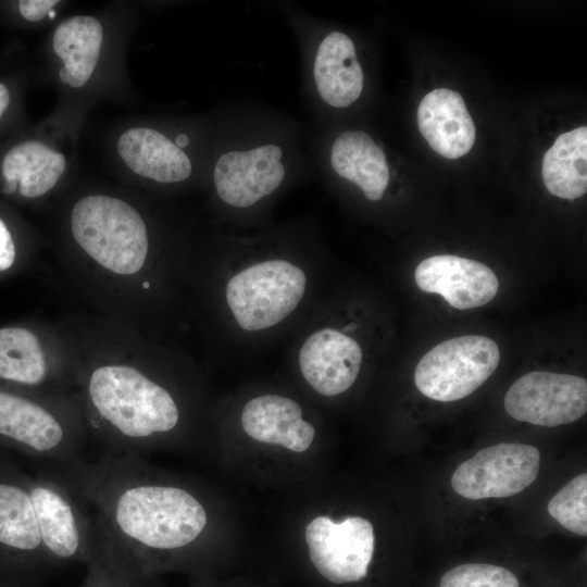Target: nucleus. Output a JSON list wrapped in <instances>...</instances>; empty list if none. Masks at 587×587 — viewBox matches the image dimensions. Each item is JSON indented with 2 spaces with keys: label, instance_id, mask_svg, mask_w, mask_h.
Listing matches in <instances>:
<instances>
[{
  "label": "nucleus",
  "instance_id": "1a4fd4ad",
  "mask_svg": "<svg viewBox=\"0 0 587 587\" xmlns=\"http://www.w3.org/2000/svg\"><path fill=\"white\" fill-rule=\"evenodd\" d=\"M283 154L275 143L223 153L213 170L217 196L237 208L250 207L270 196L285 179Z\"/></svg>",
  "mask_w": 587,
  "mask_h": 587
},
{
  "label": "nucleus",
  "instance_id": "4be33fe9",
  "mask_svg": "<svg viewBox=\"0 0 587 587\" xmlns=\"http://www.w3.org/2000/svg\"><path fill=\"white\" fill-rule=\"evenodd\" d=\"M438 587H523L519 574L500 564L467 562L444 572Z\"/></svg>",
  "mask_w": 587,
  "mask_h": 587
},
{
  "label": "nucleus",
  "instance_id": "a878e982",
  "mask_svg": "<svg viewBox=\"0 0 587 587\" xmlns=\"http://www.w3.org/2000/svg\"><path fill=\"white\" fill-rule=\"evenodd\" d=\"M10 103V95L7 87L0 84V117L4 113Z\"/></svg>",
  "mask_w": 587,
  "mask_h": 587
},
{
  "label": "nucleus",
  "instance_id": "9b49d317",
  "mask_svg": "<svg viewBox=\"0 0 587 587\" xmlns=\"http://www.w3.org/2000/svg\"><path fill=\"white\" fill-rule=\"evenodd\" d=\"M362 363L360 345L346 334L323 328L302 345L299 365L304 379L319 394L339 395L355 382Z\"/></svg>",
  "mask_w": 587,
  "mask_h": 587
},
{
  "label": "nucleus",
  "instance_id": "2eb2a0df",
  "mask_svg": "<svg viewBox=\"0 0 587 587\" xmlns=\"http://www.w3.org/2000/svg\"><path fill=\"white\" fill-rule=\"evenodd\" d=\"M117 152L136 174L159 183L185 180L192 171L182 148L151 128L136 127L124 133L117 141Z\"/></svg>",
  "mask_w": 587,
  "mask_h": 587
},
{
  "label": "nucleus",
  "instance_id": "39448f33",
  "mask_svg": "<svg viewBox=\"0 0 587 587\" xmlns=\"http://www.w3.org/2000/svg\"><path fill=\"white\" fill-rule=\"evenodd\" d=\"M0 436L43 459L47 466L80 458L75 427L30 398L0 390Z\"/></svg>",
  "mask_w": 587,
  "mask_h": 587
},
{
  "label": "nucleus",
  "instance_id": "0eeeda50",
  "mask_svg": "<svg viewBox=\"0 0 587 587\" xmlns=\"http://www.w3.org/2000/svg\"><path fill=\"white\" fill-rule=\"evenodd\" d=\"M539 466L540 452L536 447L501 442L461 463L452 474L451 486L471 500L509 497L527 488L536 479Z\"/></svg>",
  "mask_w": 587,
  "mask_h": 587
},
{
  "label": "nucleus",
  "instance_id": "c85d7f7f",
  "mask_svg": "<svg viewBox=\"0 0 587 587\" xmlns=\"http://www.w3.org/2000/svg\"><path fill=\"white\" fill-rule=\"evenodd\" d=\"M358 325L355 323H350L348 325H346L344 328H342V332L344 334H347V333H352L357 329Z\"/></svg>",
  "mask_w": 587,
  "mask_h": 587
},
{
  "label": "nucleus",
  "instance_id": "6e6552de",
  "mask_svg": "<svg viewBox=\"0 0 587 587\" xmlns=\"http://www.w3.org/2000/svg\"><path fill=\"white\" fill-rule=\"evenodd\" d=\"M507 413L521 422L554 427L587 411V382L570 374L535 371L515 380L504 396Z\"/></svg>",
  "mask_w": 587,
  "mask_h": 587
},
{
  "label": "nucleus",
  "instance_id": "5701e85b",
  "mask_svg": "<svg viewBox=\"0 0 587 587\" xmlns=\"http://www.w3.org/2000/svg\"><path fill=\"white\" fill-rule=\"evenodd\" d=\"M548 513L563 527L587 535V474L572 478L547 505Z\"/></svg>",
  "mask_w": 587,
  "mask_h": 587
},
{
  "label": "nucleus",
  "instance_id": "423d86ee",
  "mask_svg": "<svg viewBox=\"0 0 587 587\" xmlns=\"http://www.w3.org/2000/svg\"><path fill=\"white\" fill-rule=\"evenodd\" d=\"M310 560L319 573L334 584L363 580L374 554V527L361 516L339 523L322 515L305 528Z\"/></svg>",
  "mask_w": 587,
  "mask_h": 587
},
{
  "label": "nucleus",
  "instance_id": "cd10ccee",
  "mask_svg": "<svg viewBox=\"0 0 587 587\" xmlns=\"http://www.w3.org/2000/svg\"><path fill=\"white\" fill-rule=\"evenodd\" d=\"M17 185L18 183L16 182H7V185L4 186L3 191L7 193H12L16 189Z\"/></svg>",
  "mask_w": 587,
  "mask_h": 587
},
{
  "label": "nucleus",
  "instance_id": "bb28decb",
  "mask_svg": "<svg viewBox=\"0 0 587 587\" xmlns=\"http://www.w3.org/2000/svg\"><path fill=\"white\" fill-rule=\"evenodd\" d=\"M189 142V139L186 135L180 134L176 137L175 143L180 148L187 146Z\"/></svg>",
  "mask_w": 587,
  "mask_h": 587
},
{
  "label": "nucleus",
  "instance_id": "f8f14e48",
  "mask_svg": "<svg viewBox=\"0 0 587 587\" xmlns=\"http://www.w3.org/2000/svg\"><path fill=\"white\" fill-rule=\"evenodd\" d=\"M417 124L432 149L447 159H458L473 147L474 122L457 91L438 88L420 102Z\"/></svg>",
  "mask_w": 587,
  "mask_h": 587
},
{
  "label": "nucleus",
  "instance_id": "4468645a",
  "mask_svg": "<svg viewBox=\"0 0 587 587\" xmlns=\"http://www.w3.org/2000/svg\"><path fill=\"white\" fill-rule=\"evenodd\" d=\"M313 78L320 97L333 108L344 109L358 100L364 75L349 36L334 30L323 38L315 52Z\"/></svg>",
  "mask_w": 587,
  "mask_h": 587
},
{
  "label": "nucleus",
  "instance_id": "f3484780",
  "mask_svg": "<svg viewBox=\"0 0 587 587\" xmlns=\"http://www.w3.org/2000/svg\"><path fill=\"white\" fill-rule=\"evenodd\" d=\"M102 42V26L92 16L63 21L53 35V50L62 59L60 79L72 88L84 86L93 73Z\"/></svg>",
  "mask_w": 587,
  "mask_h": 587
},
{
  "label": "nucleus",
  "instance_id": "7ed1b4c3",
  "mask_svg": "<svg viewBox=\"0 0 587 587\" xmlns=\"http://www.w3.org/2000/svg\"><path fill=\"white\" fill-rule=\"evenodd\" d=\"M305 284V274L298 266L267 260L233 276L226 300L241 328L260 330L282 322L298 307Z\"/></svg>",
  "mask_w": 587,
  "mask_h": 587
},
{
  "label": "nucleus",
  "instance_id": "20e7f679",
  "mask_svg": "<svg viewBox=\"0 0 587 587\" xmlns=\"http://www.w3.org/2000/svg\"><path fill=\"white\" fill-rule=\"evenodd\" d=\"M500 361L498 345L486 336L445 340L423 355L414 382L426 397L442 402L463 399L480 387Z\"/></svg>",
  "mask_w": 587,
  "mask_h": 587
},
{
  "label": "nucleus",
  "instance_id": "aec40b11",
  "mask_svg": "<svg viewBox=\"0 0 587 587\" xmlns=\"http://www.w3.org/2000/svg\"><path fill=\"white\" fill-rule=\"evenodd\" d=\"M65 166V158L61 152L32 140L13 147L7 153L2 173L7 182L18 183L24 197L36 198L57 184Z\"/></svg>",
  "mask_w": 587,
  "mask_h": 587
},
{
  "label": "nucleus",
  "instance_id": "b1692460",
  "mask_svg": "<svg viewBox=\"0 0 587 587\" xmlns=\"http://www.w3.org/2000/svg\"><path fill=\"white\" fill-rule=\"evenodd\" d=\"M57 3V0H23L18 8L24 18L37 22L47 16Z\"/></svg>",
  "mask_w": 587,
  "mask_h": 587
},
{
  "label": "nucleus",
  "instance_id": "9d476101",
  "mask_svg": "<svg viewBox=\"0 0 587 587\" xmlns=\"http://www.w3.org/2000/svg\"><path fill=\"white\" fill-rule=\"evenodd\" d=\"M414 277L421 290L440 295L458 310L485 305L499 289L498 278L489 266L450 254L423 260L416 266Z\"/></svg>",
  "mask_w": 587,
  "mask_h": 587
},
{
  "label": "nucleus",
  "instance_id": "f257e3e1",
  "mask_svg": "<svg viewBox=\"0 0 587 587\" xmlns=\"http://www.w3.org/2000/svg\"><path fill=\"white\" fill-rule=\"evenodd\" d=\"M87 396L96 414L92 426L113 448L108 452L138 454L179 423L170 391L130 365L97 367L88 379Z\"/></svg>",
  "mask_w": 587,
  "mask_h": 587
},
{
  "label": "nucleus",
  "instance_id": "f03ea898",
  "mask_svg": "<svg viewBox=\"0 0 587 587\" xmlns=\"http://www.w3.org/2000/svg\"><path fill=\"white\" fill-rule=\"evenodd\" d=\"M71 227L80 248L104 268L130 275L143 266L147 228L130 204L102 195L84 197L74 205Z\"/></svg>",
  "mask_w": 587,
  "mask_h": 587
},
{
  "label": "nucleus",
  "instance_id": "dca6fc26",
  "mask_svg": "<svg viewBox=\"0 0 587 587\" xmlns=\"http://www.w3.org/2000/svg\"><path fill=\"white\" fill-rule=\"evenodd\" d=\"M330 166L337 175L362 189L366 199L379 200L389 182L385 153L361 130L341 133L333 142Z\"/></svg>",
  "mask_w": 587,
  "mask_h": 587
},
{
  "label": "nucleus",
  "instance_id": "a211bd4d",
  "mask_svg": "<svg viewBox=\"0 0 587 587\" xmlns=\"http://www.w3.org/2000/svg\"><path fill=\"white\" fill-rule=\"evenodd\" d=\"M541 175L547 190L574 200L587 191V127L561 134L544 155Z\"/></svg>",
  "mask_w": 587,
  "mask_h": 587
},
{
  "label": "nucleus",
  "instance_id": "7c9ffc66",
  "mask_svg": "<svg viewBox=\"0 0 587 587\" xmlns=\"http://www.w3.org/2000/svg\"><path fill=\"white\" fill-rule=\"evenodd\" d=\"M143 287H145V288H148V287H149V284H148V283H145Z\"/></svg>",
  "mask_w": 587,
  "mask_h": 587
},
{
  "label": "nucleus",
  "instance_id": "c756f323",
  "mask_svg": "<svg viewBox=\"0 0 587 587\" xmlns=\"http://www.w3.org/2000/svg\"><path fill=\"white\" fill-rule=\"evenodd\" d=\"M48 16L49 18H54L55 17V12L53 10H51L49 13H48Z\"/></svg>",
  "mask_w": 587,
  "mask_h": 587
},
{
  "label": "nucleus",
  "instance_id": "ddd939ff",
  "mask_svg": "<svg viewBox=\"0 0 587 587\" xmlns=\"http://www.w3.org/2000/svg\"><path fill=\"white\" fill-rule=\"evenodd\" d=\"M241 425L251 438L295 452L307 450L315 436L313 425L302 419L300 405L278 395L249 400L241 412Z\"/></svg>",
  "mask_w": 587,
  "mask_h": 587
},
{
  "label": "nucleus",
  "instance_id": "6ab92c4d",
  "mask_svg": "<svg viewBox=\"0 0 587 587\" xmlns=\"http://www.w3.org/2000/svg\"><path fill=\"white\" fill-rule=\"evenodd\" d=\"M0 546L48 557L29 480L26 484L0 480Z\"/></svg>",
  "mask_w": 587,
  "mask_h": 587
},
{
  "label": "nucleus",
  "instance_id": "393cba45",
  "mask_svg": "<svg viewBox=\"0 0 587 587\" xmlns=\"http://www.w3.org/2000/svg\"><path fill=\"white\" fill-rule=\"evenodd\" d=\"M15 260V247L4 222L0 220V271L12 266Z\"/></svg>",
  "mask_w": 587,
  "mask_h": 587
},
{
  "label": "nucleus",
  "instance_id": "412c9836",
  "mask_svg": "<svg viewBox=\"0 0 587 587\" xmlns=\"http://www.w3.org/2000/svg\"><path fill=\"white\" fill-rule=\"evenodd\" d=\"M47 374L46 357L33 332L0 328V378L34 386L41 384Z\"/></svg>",
  "mask_w": 587,
  "mask_h": 587
}]
</instances>
